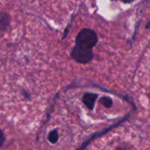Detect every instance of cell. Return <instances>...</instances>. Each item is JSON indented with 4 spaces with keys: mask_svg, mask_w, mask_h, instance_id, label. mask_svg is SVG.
<instances>
[{
    "mask_svg": "<svg viewBox=\"0 0 150 150\" xmlns=\"http://www.w3.org/2000/svg\"><path fill=\"white\" fill-rule=\"evenodd\" d=\"M58 138H59V135H58L57 130H53V131H51V132L49 133V134H48V137H47L49 142L52 143V144L56 143L57 141H58Z\"/></svg>",
    "mask_w": 150,
    "mask_h": 150,
    "instance_id": "277c9868",
    "label": "cell"
},
{
    "mask_svg": "<svg viewBox=\"0 0 150 150\" xmlns=\"http://www.w3.org/2000/svg\"><path fill=\"white\" fill-rule=\"evenodd\" d=\"M101 103L107 108H110L112 105V101L110 98L108 97H104L101 98Z\"/></svg>",
    "mask_w": 150,
    "mask_h": 150,
    "instance_id": "5b68a950",
    "label": "cell"
},
{
    "mask_svg": "<svg viewBox=\"0 0 150 150\" xmlns=\"http://www.w3.org/2000/svg\"><path fill=\"white\" fill-rule=\"evenodd\" d=\"M98 98V94L96 93H86L83 97V102L89 110H92L95 105V102Z\"/></svg>",
    "mask_w": 150,
    "mask_h": 150,
    "instance_id": "3957f363",
    "label": "cell"
},
{
    "mask_svg": "<svg viewBox=\"0 0 150 150\" xmlns=\"http://www.w3.org/2000/svg\"><path fill=\"white\" fill-rule=\"evenodd\" d=\"M98 43V35L95 31L84 28L79 32L76 39V45L83 48L92 49Z\"/></svg>",
    "mask_w": 150,
    "mask_h": 150,
    "instance_id": "6da1fadb",
    "label": "cell"
},
{
    "mask_svg": "<svg viewBox=\"0 0 150 150\" xmlns=\"http://www.w3.org/2000/svg\"><path fill=\"white\" fill-rule=\"evenodd\" d=\"M4 140H5L4 134L3 131L0 129V148L3 146V144H4Z\"/></svg>",
    "mask_w": 150,
    "mask_h": 150,
    "instance_id": "8992f818",
    "label": "cell"
},
{
    "mask_svg": "<svg viewBox=\"0 0 150 150\" xmlns=\"http://www.w3.org/2000/svg\"><path fill=\"white\" fill-rule=\"evenodd\" d=\"M73 58L79 63L82 64H85L91 61V59L93 58V52L92 49H87V48H83L78 46H75V47L72 50L71 53Z\"/></svg>",
    "mask_w": 150,
    "mask_h": 150,
    "instance_id": "7a4b0ae2",
    "label": "cell"
}]
</instances>
